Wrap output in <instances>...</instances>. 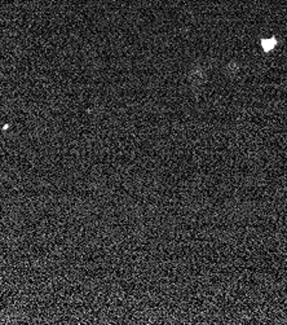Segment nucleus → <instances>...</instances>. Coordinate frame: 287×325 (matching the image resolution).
I'll return each instance as SVG.
<instances>
[{"label": "nucleus", "instance_id": "1", "mask_svg": "<svg viewBox=\"0 0 287 325\" xmlns=\"http://www.w3.org/2000/svg\"><path fill=\"white\" fill-rule=\"evenodd\" d=\"M275 44V40L274 39H270V40H263V47L265 48V51H269L273 46Z\"/></svg>", "mask_w": 287, "mask_h": 325}]
</instances>
